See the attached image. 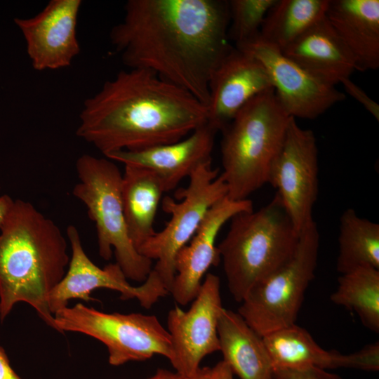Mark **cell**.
I'll list each match as a JSON object with an SVG mask.
<instances>
[{"mask_svg": "<svg viewBox=\"0 0 379 379\" xmlns=\"http://www.w3.org/2000/svg\"><path fill=\"white\" fill-rule=\"evenodd\" d=\"M228 1L128 0L112 45L129 69L150 71L207 105L209 82L232 48Z\"/></svg>", "mask_w": 379, "mask_h": 379, "instance_id": "obj_1", "label": "cell"}, {"mask_svg": "<svg viewBox=\"0 0 379 379\" xmlns=\"http://www.w3.org/2000/svg\"><path fill=\"white\" fill-rule=\"evenodd\" d=\"M207 123L206 105L142 69L120 71L86 99L77 135L105 156L179 141Z\"/></svg>", "mask_w": 379, "mask_h": 379, "instance_id": "obj_2", "label": "cell"}, {"mask_svg": "<svg viewBox=\"0 0 379 379\" xmlns=\"http://www.w3.org/2000/svg\"><path fill=\"white\" fill-rule=\"evenodd\" d=\"M69 260L59 227L32 203L14 200L0 227V319L23 302L55 329L48 297Z\"/></svg>", "mask_w": 379, "mask_h": 379, "instance_id": "obj_3", "label": "cell"}, {"mask_svg": "<svg viewBox=\"0 0 379 379\" xmlns=\"http://www.w3.org/2000/svg\"><path fill=\"white\" fill-rule=\"evenodd\" d=\"M291 117L272 88L250 100L221 131L220 174L229 199H248L269 183Z\"/></svg>", "mask_w": 379, "mask_h": 379, "instance_id": "obj_4", "label": "cell"}, {"mask_svg": "<svg viewBox=\"0 0 379 379\" xmlns=\"http://www.w3.org/2000/svg\"><path fill=\"white\" fill-rule=\"evenodd\" d=\"M230 220L218 249L229 291L241 302L256 283L291 258L300 233L277 194L260 209L240 212Z\"/></svg>", "mask_w": 379, "mask_h": 379, "instance_id": "obj_5", "label": "cell"}, {"mask_svg": "<svg viewBox=\"0 0 379 379\" xmlns=\"http://www.w3.org/2000/svg\"><path fill=\"white\" fill-rule=\"evenodd\" d=\"M79 182L73 195L86 207L95 222L98 253L108 260L114 252L116 263L127 279L143 282L152 270V260L142 255L126 230L121 194L122 174L109 159L83 154L76 162Z\"/></svg>", "mask_w": 379, "mask_h": 379, "instance_id": "obj_6", "label": "cell"}, {"mask_svg": "<svg viewBox=\"0 0 379 379\" xmlns=\"http://www.w3.org/2000/svg\"><path fill=\"white\" fill-rule=\"evenodd\" d=\"M319 239L314 221L300 232L291 258L256 283L241 302L237 313L260 336L295 324L315 276Z\"/></svg>", "mask_w": 379, "mask_h": 379, "instance_id": "obj_7", "label": "cell"}, {"mask_svg": "<svg viewBox=\"0 0 379 379\" xmlns=\"http://www.w3.org/2000/svg\"><path fill=\"white\" fill-rule=\"evenodd\" d=\"M55 330L81 333L102 343L108 361L120 366L154 355L171 357L169 333L153 314L106 313L78 303L54 313Z\"/></svg>", "mask_w": 379, "mask_h": 379, "instance_id": "obj_8", "label": "cell"}, {"mask_svg": "<svg viewBox=\"0 0 379 379\" xmlns=\"http://www.w3.org/2000/svg\"><path fill=\"white\" fill-rule=\"evenodd\" d=\"M188 178L187 186L175 194L178 201L170 197L161 201L164 212L171 215L165 227L138 248L142 255L157 260L152 271L169 293L177 253L192 238L208 210L227 194L226 183L211 161L199 165Z\"/></svg>", "mask_w": 379, "mask_h": 379, "instance_id": "obj_9", "label": "cell"}, {"mask_svg": "<svg viewBox=\"0 0 379 379\" xmlns=\"http://www.w3.org/2000/svg\"><path fill=\"white\" fill-rule=\"evenodd\" d=\"M317 142L314 132L291 117L281 148L272 164L270 182L300 233L314 220L319 190Z\"/></svg>", "mask_w": 379, "mask_h": 379, "instance_id": "obj_10", "label": "cell"}, {"mask_svg": "<svg viewBox=\"0 0 379 379\" xmlns=\"http://www.w3.org/2000/svg\"><path fill=\"white\" fill-rule=\"evenodd\" d=\"M67 235L72 255L65 276L48 297V306L53 314L67 307L69 300H93L91 293L97 288L116 291L123 300L137 299L146 309L169 293L153 271L140 286H133L116 262L103 268L98 267L86 254L77 227L69 225Z\"/></svg>", "mask_w": 379, "mask_h": 379, "instance_id": "obj_11", "label": "cell"}, {"mask_svg": "<svg viewBox=\"0 0 379 379\" xmlns=\"http://www.w3.org/2000/svg\"><path fill=\"white\" fill-rule=\"evenodd\" d=\"M222 308L220 278L208 273L189 310L175 307L168 312L169 361L180 375H191L206 356L220 351L218 324Z\"/></svg>", "mask_w": 379, "mask_h": 379, "instance_id": "obj_12", "label": "cell"}, {"mask_svg": "<svg viewBox=\"0 0 379 379\" xmlns=\"http://www.w3.org/2000/svg\"><path fill=\"white\" fill-rule=\"evenodd\" d=\"M236 48L261 62L281 106L295 119H316L346 97L335 86L314 77L260 36Z\"/></svg>", "mask_w": 379, "mask_h": 379, "instance_id": "obj_13", "label": "cell"}, {"mask_svg": "<svg viewBox=\"0 0 379 379\" xmlns=\"http://www.w3.org/2000/svg\"><path fill=\"white\" fill-rule=\"evenodd\" d=\"M81 0H51L36 15L16 18L35 70H55L71 65L80 53L77 27Z\"/></svg>", "mask_w": 379, "mask_h": 379, "instance_id": "obj_14", "label": "cell"}, {"mask_svg": "<svg viewBox=\"0 0 379 379\" xmlns=\"http://www.w3.org/2000/svg\"><path fill=\"white\" fill-rule=\"evenodd\" d=\"M252 210L250 199L234 201L227 197L208 210L192 238L176 255L170 293L177 303L184 306L191 302L208 270L220 261L215 240L222 227L234 215Z\"/></svg>", "mask_w": 379, "mask_h": 379, "instance_id": "obj_15", "label": "cell"}, {"mask_svg": "<svg viewBox=\"0 0 379 379\" xmlns=\"http://www.w3.org/2000/svg\"><path fill=\"white\" fill-rule=\"evenodd\" d=\"M272 88L261 62L252 55L232 47L209 82L207 124L221 131L250 100Z\"/></svg>", "mask_w": 379, "mask_h": 379, "instance_id": "obj_16", "label": "cell"}, {"mask_svg": "<svg viewBox=\"0 0 379 379\" xmlns=\"http://www.w3.org/2000/svg\"><path fill=\"white\" fill-rule=\"evenodd\" d=\"M274 368L314 366L322 369L354 368L367 371L379 369V343L366 345L347 354L321 347L310 333L295 324L262 337Z\"/></svg>", "mask_w": 379, "mask_h": 379, "instance_id": "obj_17", "label": "cell"}, {"mask_svg": "<svg viewBox=\"0 0 379 379\" xmlns=\"http://www.w3.org/2000/svg\"><path fill=\"white\" fill-rule=\"evenodd\" d=\"M217 133L206 123L179 141L139 151L113 152L105 157L124 165H135L152 171L167 192L174 190L199 165L211 161Z\"/></svg>", "mask_w": 379, "mask_h": 379, "instance_id": "obj_18", "label": "cell"}, {"mask_svg": "<svg viewBox=\"0 0 379 379\" xmlns=\"http://www.w3.org/2000/svg\"><path fill=\"white\" fill-rule=\"evenodd\" d=\"M281 52L314 77L335 86L357 70L353 56L326 15Z\"/></svg>", "mask_w": 379, "mask_h": 379, "instance_id": "obj_19", "label": "cell"}, {"mask_svg": "<svg viewBox=\"0 0 379 379\" xmlns=\"http://www.w3.org/2000/svg\"><path fill=\"white\" fill-rule=\"evenodd\" d=\"M326 17L353 56L357 70L379 67L378 0H329Z\"/></svg>", "mask_w": 379, "mask_h": 379, "instance_id": "obj_20", "label": "cell"}, {"mask_svg": "<svg viewBox=\"0 0 379 379\" xmlns=\"http://www.w3.org/2000/svg\"><path fill=\"white\" fill-rule=\"evenodd\" d=\"M220 351L240 379H271L273 366L262 337L237 313L222 308L218 324Z\"/></svg>", "mask_w": 379, "mask_h": 379, "instance_id": "obj_21", "label": "cell"}, {"mask_svg": "<svg viewBox=\"0 0 379 379\" xmlns=\"http://www.w3.org/2000/svg\"><path fill=\"white\" fill-rule=\"evenodd\" d=\"M164 190L152 171L135 165H124L121 194L128 237L138 248L155 233L154 222Z\"/></svg>", "mask_w": 379, "mask_h": 379, "instance_id": "obj_22", "label": "cell"}, {"mask_svg": "<svg viewBox=\"0 0 379 379\" xmlns=\"http://www.w3.org/2000/svg\"><path fill=\"white\" fill-rule=\"evenodd\" d=\"M329 0H276L262 23L260 37L283 51L326 15Z\"/></svg>", "mask_w": 379, "mask_h": 379, "instance_id": "obj_23", "label": "cell"}, {"mask_svg": "<svg viewBox=\"0 0 379 379\" xmlns=\"http://www.w3.org/2000/svg\"><path fill=\"white\" fill-rule=\"evenodd\" d=\"M338 245L336 269L340 274L362 266L379 269V225L352 208L340 218Z\"/></svg>", "mask_w": 379, "mask_h": 379, "instance_id": "obj_24", "label": "cell"}, {"mask_svg": "<svg viewBox=\"0 0 379 379\" xmlns=\"http://www.w3.org/2000/svg\"><path fill=\"white\" fill-rule=\"evenodd\" d=\"M330 298L354 312L369 330L379 332V269L362 266L342 274Z\"/></svg>", "mask_w": 379, "mask_h": 379, "instance_id": "obj_25", "label": "cell"}, {"mask_svg": "<svg viewBox=\"0 0 379 379\" xmlns=\"http://www.w3.org/2000/svg\"><path fill=\"white\" fill-rule=\"evenodd\" d=\"M276 0L228 1L229 40L241 46L260 36L265 16Z\"/></svg>", "mask_w": 379, "mask_h": 379, "instance_id": "obj_26", "label": "cell"}, {"mask_svg": "<svg viewBox=\"0 0 379 379\" xmlns=\"http://www.w3.org/2000/svg\"><path fill=\"white\" fill-rule=\"evenodd\" d=\"M271 379H343L337 374L314 366L274 368Z\"/></svg>", "mask_w": 379, "mask_h": 379, "instance_id": "obj_27", "label": "cell"}, {"mask_svg": "<svg viewBox=\"0 0 379 379\" xmlns=\"http://www.w3.org/2000/svg\"><path fill=\"white\" fill-rule=\"evenodd\" d=\"M340 84L343 85L347 94L359 102L376 121H379V105L376 102L371 99L350 78L343 79Z\"/></svg>", "mask_w": 379, "mask_h": 379, "instance_id": "obj_28", "label": "cell"}, {"mask_svg": "<svg viewBox=\"0 0 379 379\" xmlns=\"http://www.w3.org/2000/svg\"><path fill=\"white\" fill-rule=\"evenodd\" d=\"M0 379H22L11 367L4 349L0 346Z\"/></svg>", "mask_w": 379, "mask_h": 379, "instance_id": "obj_29", "label": "cell"}, {"mask_svg": "<svg viewBox=\"0 0 379 379\" xmlns=\"http://www.w3.org/2000/svg\"><path fill=\"white\" fill-rule=\"evenodd\" d=\"M213 379H234V374L222 360L212 368Z\"/></svg>", "mask_w": 379, "mask_h": 379, "instance_id": "obj_30", "label": "cell"}, {"mask_svg": "<svg viewBox=\"0 0 379 379\" xmlns=\"http://www.w3.org/2000/svg\"><path fill=\"white\" fill-rule=\"evenodd\" d=\"M13 200L8 195L0 196V227L13 205Z\"/></svg>", "mask_w": 379, "mask_h": 379, "instance_id": "obj_31", "label": "cell"}, {"mask_svg": "<svg viewBox=\"0 0 379 379\" xmlns=\"http://www.w3.org/2000/svg\"><path fill=\"white\" fill-rule=\"evenodd\" d=\"M185 377L180 375L177 372H172L166 369L160 368L152 376L147 379H185Z\"/></svg>", "mask_w": 379, "mask_h": 379, "instance_id": "obj_32", "label": "cell"}, {"mask_svg": "<svg viewBox=\"0 0 379 379\" xmlns=\"http://www.w3.org/2000/svg\"><path fill=\"white\" fill-rule=\"evenodd\" d=\"M185 379H213L212 368L199 367L196 372Z\"/></svg>", "mask_w": 379, "mask_h": 379, "instance_id": "obj_33", "label": "cell"}]
</instances>
